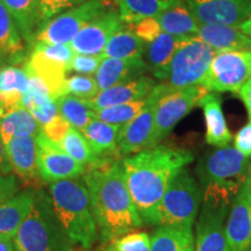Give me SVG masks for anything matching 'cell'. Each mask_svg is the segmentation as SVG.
Returning <instances> with one entry per match:
<instances>
[{"mask_svg": "<svg viewBox=\"0 0 251 251\" xmlns=\"http://www.w3.org/2000/svg\"><path fill=\"white\" fill-rule=\"evenodd\" d=\"M249 166L248 157L235 147L227 146L205 153L198 162L196 171L202 188L214 187L236 196L249 175Z\"/></svg>", "mask_w": 251, "mask_h": 251, "instance_id": "cell-6", "label": "cell"}, {"mask_svg": "<svg viewBox=\"0 0 251 251\" xmlns=\"http://www.w3.org/2000/svg\"><path fill=\"white\" fill-rule=\"evenodd\" d=\"M70 128V124L58 114L54 120H51L47 125L43 126V127H41V131H42L48 139L54 141L56 143H59L63 137L67 135Z\"/></svg>", "mask_w": 251, "mask_h": 251, "instance_id": "cell-43", "label": "cell"}, {"mask_svg": "<svg viewBox=\"0 0 251 251\" xmlns=\"http://www.w3.org/2000/svg\"><path fill=\"white\" fill-rule=\"evenodd\" d=\"M83 178L102 243L142 227V219L126 185L121 159L91 168Z\"/></svg>", "mask_w": 251, "mask_h": 251, "instance_id": "cell-2", "label": "cell"}, {"mask_svg": "<svg viewBox=\"0 0 251 251\" xmlns=\"http://www.w3.org/2000/svg\"><path fill=\"white\" fill-rule=\"evenodd\" d=\"M41 126L27 108L20 107L0 118V135L6 146L17 136H37Z\"/></svg>", "mask_w": 251, "mask_h": 251, "instance_id": "cell-31", "label": "cell"}, {"mask_svg": "<svg viewBox=\"0 0 251 251\" xmlns=\"http://www.w3.org/2000/svg\"><path fill=\"white\" fill-rule=\"evenodd\" d=\"M155 86L156 83L152 78L142 76L127 83L99 91L96 97L87 99V101L94 111L120 103L139 101L146 99Z\"/></svg>", "mask_w": 251, "mask_h": 251, "instance_id": "cell-18", "label": "cell"}, {"mask_svg": "<svg viewBox=\"0 0 251 251\" xmlns=\"http://www.w3.org/2000/svg\"><path fill=\"white\" fill-rule=\"evenodd\" d=\"M37 136H17L5 146V152L12 172L23 179L33 180L39 177V149Z\"/></svg>", "mask_w": 251, "mask_h": 251, "instance_id": "cell-20", "label": "cell"}, {"mask_svg": "<svg viewBox=\"0 0 251 251\" xmlns=\"http://www.w3.org/2000/svg\"><path fill=\"white\" fill-rule=\"evenodd\" d=\"M17 251H74L52 208L51 199L45 191H36L29 215L13 238Z\"/></svg>", "mask_w": 251, "mask_h": 251, "instance_id": "cell-4", "label": "cell"}, {"mask_svg": "<svg viewBox=\"0 0 251 251\" xmlns=\"http://www.w3.org/2000/svg\"><path fill=\"white\" fill-rule=\"evenodd\" d=\"M131 30L146 43L152 42L163 33L157 18H146L134 25H128Z\"/></svg>", "mask_w": 251, "mask_h": 251, "instance_id": "cell-42", "label": "cell"}, {"mask_svg": "<svg viewBox=\"0 0 251 251\" xmlns=\"http://www.w3.org/2000/svg\"><path fill=\"white\" fill-rule=\"evenodd\" d=\"M86 0H39V15L41 28L49 20L68 9L83 4Z\"/></svg>", "mask_w": 251, "mask_h": 251, "instance_id": "cell-39", "label": "cell"}, {"mask_svg": "<svg viewBox=\"0 0 251 251\" xmlns=\"http://www.w3.org/2000/svg\"><path fill=\"white\" fill-rule=\"evenodd\" d=\"M208 92L201 85L175 90L170 87L159 98L155 112V129L152 147L168 137L175 126L192 111L199 100Z\"/></svg>", "mask_w": 251, "mask_h": 251, "instance_id": "cell-11", "label": "cell"}, {"mask_svg": "<svg viewBox=\"0 0 251 251\" xmlns=\"http://www.w3.org/2000/svg\"><path fill=\"white\" fill-rule=\"evenodd\" d=\"M33 49L39 50L47 57L56 61L58 63H62L64 65H69V62L71 61L72 56L75 52L72 51L70 45H59V43H47L41 42V41H36L34 45Z\"/></svg>", "mask_w": 251, "mask_h": 251, "instance_id": "cell-41", "label": "cell"}, {"mask_svg": "<svg viewBox=\"0 0 251 251\" xmlns=\"http://www.w3.org/2000/svg\"><path fill=\"white\" fill-rule=\"evenodd\" d=\"M202 108L206 124V142L213 147H227L233 140L222 111L221 97L218 93L207 92L198 102Z\"/></svg>", "mask_w": 251, "mask_h": 251, "instance_id": "cell-22", "label": "cell"}, {"mask_svg": "<svg viewBox=\"0 0 251 251\" xmlns=\"http://www.w3.org/2000/svg\"><path fill=\"white\" fill-rule=\"evenodd\" d=\"M216 52L199 37L183 39L176 49L164 83L175 90L200 85Z\"/></svg>", "mask_w": 251, "mask_h": 251, "instance_id": "cell-8", "label": "cell"}, {"mask_svg": "<svg viewBox=\"0 0 251 251\" xmlns=\"http://www.w3.org/2000/svg\"><path fill=\"white\" fill-rule=\"evenodd\" d=\"M5 115V113H4V109H2V107H1V103H0V118H2Z\"/></svg>", "mask_w": 251, "mask_h": 251, "instance_id": "cell-50", "label": "cell"}, {"mask_svg": "<svg viewBox=\"0 0 251 251\" xmlns=\"http://www.w3.org/2000/svg\"><path fill=\"white\" fill-rule=\"evenodd\" d=\"M237 93L240 96V98L242 99L244 106H246L248 115H249V119L251 121V78L241 87V90Z\"/></svg>", "mask_w": 251, "mask_h": 251, "instance_id": "cell-46", "label": "cell"}, {"mask_svg": "<svg viewBox=\"0 0 251 251\" xmlns=\"http://www.w3.org/2000/svg\"><path fill=\"white\" fill-rule=\"evenodd\" d=\"M28 51L13 17L0 0V69L25 62Z\"/></svg>", "mask_w": 251, "mask_h": 251, "instance_id": "cell-19", "label": "cell"}, {"mask_svg": "<svg viewBox=\"0 0 251 251\" xmlns=\"http://www.w3.org/2000/svg\"><path fill=\"white\" fill-rule=\"evenodd\" d=\"M149 251H196L192 227L159 226L150 237Z\"/></svg>", "mask_w": 251, "mask_h": 251, "instance_id": "cell-30", "label": "cell"}, {"mask_svg": "<svg viewBox=\"0 0 251 251\" xmlns=\"http://www.w3.org/2000/svg\"><path fill=\"white\" fill-rule=\"evenodd\" d=\"M119 126L109 125L99 119H93L86 127L81 129L91 149L101 163L113 162V157H118V137L120 131Z\"/></svg>", "mask_w": 251, "mask_h": 251, "instance_id": "cell-23", "label": "cell"}, {"mask_svg": "<svg viewBox=\"0 0 251 251\" xmlns=\"http://www.w3.org/2000/svg\"><path fill=\"white\" fill-rule=\"evenodd\" d=\"M146 46L130 27L125 26L108 40L101 55L103 58H140L143 57Z\"/></svg>", "mask_w": 251, "mask_h": 251, "instance_id": "cell-33", "label": "cell"}, {"mask_svg": "<svg viewBox=\"0 0 251 251\" xmlns=\"http://www.w3.org/2000/svg\"><path fill=\"white\" fill-rule=\"evenodd\" d=\"M234 198L218 188H202V208L196 225V251H230L225 221Z\"/></svg>", "mask_w": 251, "mask_h": 251, "instance_id": "cell-7", "label": "cell"}, {"mask_svg": "<svg viewBox=\"0 0 251 251\" xmlns=\"http://www.w3.org/2000/svg\"><path fill=\"white\" fill-rule=\"evenodd\" d=\"M193 158L188 150L158 144L121 159L126 185L143 225L159 226L158 209L169 181Z\"/></svg>", "mask_w": 251, "mask_h": 251, "instance_id": "cell-1", "label": "cell"}, {"mask_svg": "<svg viewBox=\"0 0 251 251\" xmlns=\"http://www.w3.org/2000/svg\"><path fill=\"white\" fill-rule=\"evenodd\" d=\"M251 78V50L218 51L200 85L208 92L237 93Z\"/></svg>", "mask_w": 251, "mask_h": 251, "instance_id": "cell-9", "label": "cell"}, {"mask_svg": "<svg viewBox=\"0 0 251 251\" xmlns=\"http://www.w3.org/2000/svg\"><path fill=\"white\" fill-rule=\"evenodd\" d=\"M36 191H20L14 197L0 203V236L14 238L21 225L29 215Z\"/></svg>", "mask_w": 251, "mask_h": 251, "instance_id": "cell-24", "label": "cell"}, {"mask_svg": "<svg viewBox=\"0 0 251 251\" xmlns=\"http://www.w3.org/2000/svg\"><path fill=\"white\" fill-rule=\"evenodd\" d=\"M99 86L94 76L74 75L67 77L64 85V96H74L80 99H91L99 93Z\"/></svg>", "mask_w": 251, "mask_h": 251, "instance_id": "cell-37", "label": "cell"}, {"mask_svg": "<svg viewBox=\"0 0 251 251\" xmlns=\"http://www.w3.org/2000/svg\"><path fill=\"white\" fill-rule=\"evenodd\" d=\"M58 114L70 124L71 127L81 130L86 127L93 119L94 109L87 101V99H80L74 96H63L56 100Z\"/></svg>", "mask_w": 251, "mask_h": 251, "instance_id": "cell-34", "label": "cell"}, {"mask_svg": "<svg viewBox=\"0 0 251 251\" xmlns=\"http://www.w3.org/2000/svg\"><path fill=\"white\" fill-rule=\"evenodd\" d=\"M106 11H108V5L103 0H86L43 25L37 33L36 41L70 45L81 28Z\"/></svg>", "mask_w": 251, "mask_h": 251, "instance_id": "cell-12", "label": "cell"}, {"mask_svg": "<svg viewBox=\"0 0 251 251\" xmlns=\"http://www.w3.org/2000/svg\"><path fill=\"white\" fill-rule=\"evenodd\" d=\"M18 192H20V183L17 176L0 172V203L14 197Z\"/></svg>", "mask_w": 251, "mask_h": 251, "instance_id": "cell-44", "label": "cell"}, {"mask_svg": "<svg viewBox=\"0 0 251 251\" xmlns=\"http://www.w3.org/2000/svg\"><path fill=\"white\" fill-rule=\"evenodd\" d=\"M52 208L75 247L90 249L99 238L84 178L59 180L49 186Z\"/></svg>", "mask_w": 251, "mask_h": 251, "instance_id": "cell-3", "label": "cell"}, {"mask_svg": "<svg viewBox=\"0 0 251 251\" xmlns=\"http://www.w3.org/2000/svg\"><path fill=\"white\" fill-rule=\"evenodd\" d=\"M0 172L1 174H12L11 166L7 162V157L5 152V144L2 142L1 135H0Z\"/></svg>", "mask_w": 251, "mask_h": 251, "instance_id": "cell-47", "label": "cell"}, {"mask_svg": "<svg viewBox=\"0 0 251 251\" xmlns=\"http://www.w3.org/2000/svg\"><path fill=\"white\" fill-rule=\"evenodd\" d=\"M58 144L75 161L85 166L86 170L94 168V166L105 164V163H101L97 158V156L94 155V152L91 149L90 144L85 137H84V135L81 134L80 130L76 129V128L71 127L67 135L63 137Z\"/></svg>", "mask_w": 251, "mask_h": 251, "instance_id": "cell-35", "label": "cell"}, {"mask_svg": "<svg viewBox=\"0 0 251 251\" xmlns=\"http://www.w3.org/2000/svg\"><path fill=\"white\" fill-rule=\"evenodd\" d=\"M156 18L164 33L180 39L197 36L199 30L200 24L183 0L177 1Z\"/></svg>", "mask_w": 251, "mask_h": 251, "instance_id": "cell-28", "label": "cell"}, {"mask_svg": "<svg viewBox=\"0 0 251 251\" xmlns=\"http://www.w3.org/2000/svg\"><path fill=\"white\" fill-rule=\"evenodd\" d=\"M150 70L148 63L140 58H103L100 63L94 78L99 90L127 83L142 77Z\"/></svg>", "mask_w": 251, "mask_h": 251, "instance_id": "cell-17", "label": "cell"}, {"mask_svg": "<svg viewBox=\"0 0 251 251\" xmlns=\"http://www.w3.org/2000/svg\"><path fill=\"white\" fill-rule=\"evenodd\" d=\"M144 105H146V99L139 100V101L120 103V105L97 109L94 112V115H96V119H99L103 122L122 127V126L133 120L142 111Z\"/></svg>", "mask_w": 251, "mask_h": 251, "instance_id": "cell-36", "label": "cell"}, {"mask_svg": "<svg viewBox=\"0 0 251 251\" xmlns=\"http://www.w3.org/2000/svg\"><path fill=\"white\" fill-rule=\"evenodd\" d=\"M181 40L183 39L180 37L163 31L152 42L147 43L146 51H144L147 57L146 62L148 63L153 76L163 83L166 80L172 57Z\"/></svg>", "mask_w": 251, "mask_h": 251, "instance_id": "cell-29", "label": "cell"}, {"mask_svg": "<svg viewBox=\"0 0 251 251\" xmlns=\"http://www.w3.org/2000/svg\"><path fill=\"white\" fill-rule=\"evenodd\" d=\"M29 85L28 72L18 67L0 69V103L5 114L24 107L23 99Z\"/></svg>", "mask_w": 251, "mask_h": 251, "instance_id": "cell-26", "label": "cell"}, {"mask_svg": "<svg viewBox=\"0 0 251 251\" xmlns=\"http://www.w3.org/2000/svg\"><path fill=\"white\" fill-rule=\"evenodd\" d=\"M36 141L39 149V175L43 181L51 184L85 175V166L75 161L61 148L58 143L48 139L42 131L37 135Z\"/></svg>", "mask_w": 251, "mask_h": 251, "instance_id": "cell-13", "label": "cell"}, {"mask_svg": "<svg viewBox=\"0 0 251 251\" xmlns=\"http://www.w3.org/2000/svg\"><path fill=\"white\" fill-rule=\"evenodd\" d=\"M102 59V55L74 54L71 61L69 62L68 72L86 75V76H94Z\"/></svg>", "mask_w": 251, "mask_h": 251, "instance_id": "cell-40", "label": "cell"}, {"mask_svg": "<svg viewBox=\"0 0 251 251\" xmlns=\"http://www.w3.org/2000/svg\"><path fill=\"white\" fill-rule=\"evenodd\" d=\"M240 29L242 30L244 34H247L248 36L251 37V18L249 19V20H247L246 23H244L242 26L240 27Z\"/></svg>", "mask_w": 251, "mask_h": 251, "instance_id": "cell-49", "label": "cell"}, {"mask_svg": "<svg viewBox=\"0 0 251 251\" xmlns=\"http://www.w3.org/2000/svg\"><path fill=\"white\" fill-rule=\"evenodd\" d=\"M202 191L186 168L172 176L159 205V226L192 227L200 205Z\"/></svg>", "mask_w": 251, "mask_h": 251, "instance_id": "cell-5", "label": "cell"}, {"mask_svg": "<svg viewBox=\"0 0 251 251\" xmlns=\"http://www.w3.org/2000/svg\"><path fill=\"white\" fill-rule=\"evenodd\" d=\"M200 25L240 28L251 18V0H185Z\"/></svg>", "mask_w": 251, "mask_h": 251, "instance_id": "cell-14", "label": "cell"}, {"mask_svg": "<svg viewBox=\"0 0 251 251\" xmlns=\"http://www.w3.org/2000/svg\"><path fill=\"white\" fill-rule=\"evenodd\" d=\"M25 70L45 81L52 100L56 101L64 96V85L68 74L67 65L52 61L39 50L31 49L27 63L25 64Z\"/></svg>", "mask_w": 251, "mask_h": 251, "instance_id": "cell-21", "label": "cell"}, {"mask_svg": "<svg viewBox=\"0 0 251 251\" xmlns=\"http://www.w3.org/2000/svg\"><path fill=\"white\" fill-rule=\"evenodd\" d=\"M119 14L126 25H134L146 18H156L179 0H115Z\"/></svg>", "mask_w": 251, "mask_h": 251, "instance_id": "cell-32", "label": "cell"}, {"mask_svg": "<svg viewBox=\"0 0 251 251\" xmlns=\"http://www.w3.org/2000/svg\"><path fill=\"white\" fill-rule=\"evenodd\" d=\"M125 26L119 12L108 9L86 24L71 40L72 51L83 55H101L108 40Z\"/></svg>", "mask_w": 251, "mask_h": 251, "instance_id": "cell-16", "label": "cell"}, {"mask_svg": "<svg viewBox=\"0 0 251 251\" xmlns=\"http://www.w3.org/2000/svg\"><path fill=\"white\" fill-rule=\"evenodd\" d=\"M226 221L230 251H251V176L248 175L235 196Z\"/></svg>", "mask_w": 251, "mask_h": 251, "instance_id": "cell-15", "label": "cell"}, {"mask_svg": "<svg viewBox=\"0 0 251 251\" xmlns=\"http://www.w3.org/2000/svg\"><path fill=\"white\" fill-rule=\"evenodd\" d=\"M13 17L21 36L31 51L41 29L39 0H1Z\"/></svg>", "mask_w": 251, "mask_h": 251, "instance_id": "cell-27", "label": "cell"}, {"mask_svg": "<svg viewBox=\"0 0 251 251\" xmlns=\"http://www.w3.org/2000/svg\"><path fill=\"white\" fill-rule=\"evenodd\" d=\"M150 236L144 231H131L113 240L105 251H149Z\"/></svg>", "mask_w": 251, "mask_h": 251, "instance_id": "cell-38", "label": "cell"}, {"mask_svg": "<svg viewBox=\"0 0 251 251\" xmlns=\"http://www.w3.org/2000/svg\"><path fill=\"white\" fill-rule=\"evenodd\" d=\"M170 86L166 83L156 84L146 98V105L133 120L122 126L119 131L118 151L120 158L152 148L155 112L157 102Z\"/></svg>", "mask_w": 251, "mask_h": 251, "instance_id": "cell-10", "label": "cell"}, {"mask_svg": "<svg viewBox=\"0 0 251 251\" xmlns=\"http://www.w3.org/2000/svg\"><path fill=\"white\" fill-rule=\"evenodd\" d=\"M0 251H17L13 238L0 236Z\"/></svg>", "mask_w": 251, "mask_h": 251, "instance_id": "cell-48", "label": "cell"}, {"mask_svg": "<svg viewBox=\"0 0 251 251\" xmlns=\"http://www.w3.org/2000/svg\"><path fill=\"white\" fill-rule=\"evenodd\" d=\"M235 148L246 157H251V121L243 126L234 139Z\"/></svg>", "mask_w": 251, "mask_h": 251, "instance_id": "cell-45", "label": "cell"}, {"mask_svg": "<svg viewBox=\"0 0 251 251\" xmlns=\"http://www.w3.org/2000/svg\"><path fill=\"white\" fill-rule=\"evenodd\" d=\"M197 37L216 51L251 50V37L240 28L225 25H200Z\"/></svg>", "mask_w": 251, "mask_h": 251, "instance_id": "cell-25", "label": "cell"}]
</instances>
